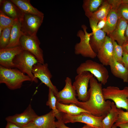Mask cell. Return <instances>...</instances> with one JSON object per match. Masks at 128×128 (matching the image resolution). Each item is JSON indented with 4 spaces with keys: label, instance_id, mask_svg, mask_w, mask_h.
I'll return each mask as SVG.
<instances>
[{
    "label": "cell",
    "instance_id": "d590c367",
    "mask_svg": "<svg viewBox=\"0 0 128 128\" xmlns=\"http://www.w3.org/2000/svg\"><path fill=\"white\" fill-rule=\"evenodd\" d=\"M122 60L123 65L128 69V54L123 51Z\"/></svg>",
    "mask_w": 128,
    "mask_h": 128
},
{
    "label": "cell",
    "instance_id": "8d00e7d4",
    "mask_svg": "<svg viewBox=\"0 0 128 128\" xmlns=\"http://www.w3.org/2000/svg\"><path fill=\"white\" fill-rule=\"evenodd\" d=\"M107 18L99 21L97 25V28L98 30L102 29L104 27Z\"/></svg>",
    "mask_w": 128,
    "mask_h": 128
},
{
    "label": "cell",
    "instance_id": "d6986e66",
    "mask_svg": "<svg viewBox=\"0 0 128 128\" xmlns=\"http://www.w3.org/2000/svg\"><path fill=\"white\" fill-rule=\"evenodd\" d=\"M109 65L114 76L122 79L124 82H128V69L123 64L118 62L113 57Z\"/></svg>",
    "mask_w": 128,
    "mask_h": 128
},
{
    "label": "cell",
    "instance_id": "8fae6325",
    "mask_svg": "<svg viewBox=\"0 0 128 128\" xmlns=\"http://www.w3.org/2000/svg\"><path fill=\"white\" fill-rule=\"evenodd\" d=\"M32 73L35 77L39 79L53 91L55 96L57 95L58 92V90L51 81L52 76L47 63L42 64L38 62L33 66Z\"/></svg>",
    "mask_w": 128,
    "mask_h": 128
},
{
    "label": "cell",
    "instance_id": "7402d4cb",
    "mask_svg": "<svg viewBox=\"0 0 128 128\" xmlns=\"http://www.w3.org/2000/svg\"><path fill=\"white\" fill-rule=\"evenodd\" d=\"M23 13L44 16V14L33 6L30 0H10Z\"/></svg>",
    "mask_w": 128,
    "mask_h": 128
},
{
    "label": "cell",
    "instance_id": "9a60e30c",
    "mask_svg": "<svg viewBox=\"0 0 128 128\" xmlns=\"http://www.w3.org/2000/svg\"><path fill=\"white\" fill-rule=\"evenodd\" d=\"M113 50L112 39L106 36L103 44L97 53L98 59L104 66L109 65L113 57Z\"/></svg>",
    "mask_w": 128,
    "mask_h": 128
},
{
    "label": "cell",
    "instance_id": "74e56055",
    "mask_svg": "<svg viewBox=\"0 0 128 128\" xmlns=\"http://www.w3.org/2000/svg\"><path fill=\"white\" fill-rule=\"evenodd\" d=\"M5 128H22L18 126L13 123L7 122Z\"/></svg>",
    "mask_w": 128,
    "mask_h": 128
},
{
    "label": "cell",
    "instance_id": "ba28073f",
    "mask_svg": "<svg viewBox=\"0 0 128 128\" xmlns=\"http://www.w3.org/2000/svg\"><path fill=\"white\" fill-rule=\"evenodd\" d=\"M19 43V46L23 50L32 54L38 62L45 63L43 51L40 47V42L37 35L31 36L23 34L20 38Z\"/></svg>",
    "mask_w": 128,
    "mask_h": 128
},
{
    "label": "cell",
    "instance_id": "7a4b0ae2",
    "mask_svg": "<svg viewBox=\"0 0 128 128\" xmlns=\"http://www.w3.org/2000/svg\"><path fill=\"white\" fill-rule=\"evenodd\" d=\"M32 81L31 78L18 69L0 66V83L5 84L11 90L20 88L23 82Z\"/></svg>",
    "mask_w": 128,
    "mask_h": 128
},
{
    "label": "cell",
    "instance_id": "d4e9b609",
    "mask_svg": "<svg viewBox=\"0 0 128 128\" xmlns=\"http://www.w3.org/2000/svg\"><path fill=\"white\" fill-rule=\"evenodd\" d=\"M118 114V108L112 102L109 112L102 120L103 128H111L117 119Z\"/></svg>",
    "mask_w": 128,
    "mask_h": 128
},
{
    "label": "cell",
    "instance_id": "836d02e7",
    "mask_svg": "<svg viewBox=\"0 0 128 128\" xmlns=\"http://www.w3.org/2000/svg\"><path fill=\"white\" fill-rule=\"evenodd\" d=\"M56 128H71L66 126L61 120H58L56 122ZM80 128H94L91 126L86 124L82 127Z\"/></svg>",
    "mask_w": 128,
    "mask_h": 128
},
{
    "label": "cell",
    "instance_id": "2e32d148",
    "mask_svg": "<svg viewBox=\"0 0 128 128\" xmlns=\"http://www.w3.org/2000/svg\"><path fill=\"white\" fill-rule=\"evenodd\" d=\"M55 117L51 110L45 114L38 115L27 125L32 126L35 128H56Z\"/></svg>",
    "mask_w": 128,
    "mask_h": 128
},
{
    "label": "cell",
    "instance_id": "9c48e42d",
    "mask_svg": "<svg viewBox=\"0 0 128 128\" xmlns=\"http://www.w3.org/2000/svg\"><path fill=\"white\" fill-rule=\"evenodd\" d=\"M44 16L23 13L20 20L21 30L24 34L29 36L37 35L42 23Z\"/></svg>",
    "mask_w": 128,
    "mask_h": 128
},
{
    "label": "cell",
    "instance_id": "e0dca14e",
    "mask_svg": "<svg viewBox=\"0 0 128 128\" xmlns=\"http://www.w3.org/2000/svg\"><path fill=\"white\" fill-rule=\"evenodd\" d=\"M127 25V21L122 18H119L115 29L109 37L122 46L127 42L125 34Z\"/></svg>",
    "mask_w": 128,
    "mask_h": 128
},
{
    "label": "cell",
    "instance_id": "4316f807",
    "mask_svg": "<svg viewBox=\"0 0 128 128\" xmlns=\"http://www.w3.org/2000/svg\"><path fill=\"white\" fill-rule=\"evenodd\" d=\"M104 0H84L82 7L85 15L88 18L91 14L96 11Z\"/></svg>",
    "mask_w": 128,
    "mask_h": 128
},
{
    "label": "cell",
    "instance_id": "5b68a950",
    "mask_svg": "<svg viewBox=\"0 0 128 128\" xmlns=\"http://www.w3.org/2000/svg\"><path fill=\"white\" fill-rule=\"evenodd\" d=\"M84 71L90 73L103 85H105L107 82L109 78L108 71L102 64L91 60H87L81 63L76 70L77 74Z\"/></svg>",
    "mask_w": 128,
    "mask_h": 128
},
{
    "label": "cell",
    "instance_id": "ee69618b",
    "mask_svg": "<svg viewBox=\"0 0 128 128\" xmlns=\"http://www.w3.org/2000/svg\"><path fill=\"white\" fill-rule=\"evenodd\" d=\"M3 29L1 27H0V36H1Z\"/></svg>",
    "mask_w": 128,
    "mask_h": 128
},
{
    "label": "cell",
    "instance_id": "5bb4252c",
    "mask_svg": "<svg viewBox=\"0 0 128 128\" xmlns=\"http://www.w3.org/2000/svg\"><path fill=\"white\" fill-rule=\"evenodd\" d=\"M23 50L20 46L0 49V66L7 68H14L13 60Z\"/></svg>",
    "mask_w": 128,
    "mask_h": 128
},
{
    "label": "cell",
    "instance_id": "f546056e",
    "mask_svg": "<svg viewBox=\"0 0 128 128\" xmlns=\"http://www.w3.org/2000/svg\"><path fill=\"white\" fill-rule=\"evenodd\" d=\"M18 19L8 16L0 10V27L3 29L12 27L16 21Z\"/></svg>",
    "mask_w": 128,
    "mask_h": 128
},
{
    "label": "cell",
    "instance_id": "f35d334b",
    "mask_svg": "<svg viewBox=\"0 0 128 128\" xmlns=\"http://www.w3.org/2000/svg\"><path fill=\"white\" fill-rule=\"evenodd\" d=\"M115 124L119 128H128V123H123Z\"/></svg>",
    "mask_w": 128,
    "mask_h": 128
},
{
    "label": "cell",
    "instance_id": "603a6c76",
    "mask_svg": "<svg viewBox=\"0 0 128 128\" xmlns=\"http://www.w3.org/2000/svg\"><path fill=\"white\" fill-rule=\"evenodd\" d=\"M56 107L59 112L71 115H78L83 112L90 113L88 111L78 107L74 103H70L69 105H67L57 101Z\"/></svg>",
    "mask_w": 128,
    "mask_h": 128
},
{
    "label": "cell",
    "instance_id": "6da1fadb",
    "mask_svg": "<svg viewBox=\"0 0 128 128\" xmlns=\"http://www.w3.org/2000/svg\"><path fill=\"white\" fill-rule=\"evenodd\" d=\"M88 98L84 102L78 101L76 104L95 116L105 117L111 109L112 102L105 100L102 92V84L98 83L95 78L90 79Z\"/></svg>",
    "mask_w": 128,
    "mask_h": 128
},
{
    "label": "cell",
    "instance_id": "60d3db41",
    "mask_svg": "<svg viewBox=\"0 0 128 128\" xmlns=\"http://www.w3.org/2000/svg\"><path fill=\"white\" fill-rule=\"evenodd\" d=\"M125 36L127 42L128 41V22H127V25L125 31Z\"/></svg>",
    "mask_w": 128,
    "mask_h": 128
},
{
    "label": "cell",
    "instance_id": "ffe728a7",
    "mask_svg": "<svg viewBox=\"0 0 128 128\" xmlns=\"http://www.w3.org/2000/svg\"><path fill=\"white\" fill-rule=\"evenodd\" d=\"M92 32L93 34L90 37V44L92 50L97 53L104 43L106 33L102 29H97Z\"/></svg>",
    "mask_w": 128,
    "mask_h": 128
},
{
    "label": "cell",
    "instance_id": "e575fe53",
    "mask_svg": "<svg viewBox=\"0 0 128 128\" xmlns=\"http://www.w3.org/2000/svg\"><path fill=\"white\" fill-rule=\"evenodd\" d=\"M111 5L112 8L117 9L119 6L122 3V0H107Z\"/></svg>",
    "mask_w": 128,
    "mask_h": 128
},
{
    "label": "cell",
    "instance_id": "8992f818",
    "mask_svg": "<svg viewBox=\"0 0 128 128\" xmlns=\"http://www.w3.org/2000/svg\"><path fill=\"white\" fill-rule=\"evenodd\" d=\"M81 27L83 31L80 30L77 32V36L80 38V41L75 45L74 53L84 57L95 58L97 56V54L92 50L90 44V37L93 33L87 32V27L85 25H83Z\"/></svg>",
    "mask_w": 128,
    "mask_h": 128
},
{
    "label": "cell",
    "instance_id": "d6a6232c",
    "mask_svg": "<svg viewBox=\"0 0 128 128\" xmlns=\"http://www.w3.org/2000/svg\"><path fill=\"white\" fill-rule=\"evenodd\" d=\"M118 115L115 123L120 124L128 123V111H125L118 109Z\"/></svg>",
    "mask_w": 128,
    "mask_h": 128
},
{
    "label": "cell",
    "instance_id": "277c9868",
    "mask_svg": "<svg viewBox=\"0 0 128 128\" xmlns=\"http://www.w3.org/2000/svg\"><path fill=\"white\" fill-rule=\"evenodd\" d=\"M104 97L105 100L113 101L118 109H123L128 111V86L120 90L118 87L109 86L102 89Z\"/></svg>",
    "mask_w": 128,
    "mask_h": 128
},
{
    "label": "cell",
    "instance_id": "f1b7e54d",
    "mask_svg": "<svg viewBox=\"0 0 128 128\" xmlns=\"http://www.w3.org/2000/svg\"><path fill=\"white\" fill-rule=\"evenodd\" d=\"M12 27L5 28L3 30L0 36V49L5 48L10 41Z\"/></svg>",
    "mask_w": 128,
    "mask_h": 128
},
{
    "label": "cell",
    "instance_id": "4fadbf2b",
    "mask_svg": "<svg viewBox=\"0 0 128 128\" xmlns=\"http://www.w3.org/2000/svg\"><path fill=\"white\" fill-rule=\"evenodd\" d=\"M65 82L64 87L62 90L58 91L55 96L57 101L64 104L74 103L76 104L78 101L76 98V93L72 84L71 79L67 77Z\"/></svg>",
    "mask_w": 128,
    "mask_h": 128
},
{
    "label": "cell",
    "instance_id": "cb8c5ba5",
    "mask_svg": "<svg viewBox=\"0 0 128 128\" xmlns=\"http://www.w3.org/2000/svg\"><path fill=\"white\" fill-rule=\"evenodd\" d=\"M119 18L117 9L112 8L107 17L105 25L102 29L109 35L115 27Z\"/></svg>",
    "mask_w": 128,
    "mask_h": 128
},
{
    "label": "cell",
    "instance_id": "3957f363",
    "mask_svg": "<svg viewBox=\"0 0 128 128\" xmlns=\"http://www.w3.org/2000/svg\"><path fill=\"white\" fill-rule=\"evenodd\" d=\"M14 68L29 77L32 81L37 83L38 80L32 73L33 66L38 62L36 57L29 52L23 50L16 55L13 60Z\"/></svg>",
    "mask_w": 128,
    "mask_h": 128
},
{
    "label": "cell",
    "instance_id": "f6af8a7d",
    "mask_svg": "<svg viewBox=\"0 0 128 128\" xmlns=\"http://www.w3.org/2000/svg\"><path fill=\"white\" fill-rule=\"evenodd\" d=\"M111 128H118V127L116 126V125L114 124L112 126Z\"/></svg>",
    "mask_w": 128,
    "mask_h": 128
},
{
    "label": "cell",
    "instance_id": "7c38bea8",
    "mask_svg": "<svg viewBox=\"0 0 128 128\" xmlns=\"http://www.w3.org/2000/svg\"><path fill=\"white\" fill-rule=\"evenodd\" d=\"M38 116L29 104L22 113L8 116L5 118L7 122L14 124L21 128L27 125L32 122Z\"/></svg>",
    "mask_w": 128,
    "mask_h": 128
},
{
    "label": "cell",
    "instance_id": "44dd1931",
    "mask_svg": "<svg viewBox=\"0 0 128 128\" xmlns=\"http://www.w3.org/2000/svg\"><path fill=\"white\" fill-rule=\"evenodd\" d=\"M23 34L21 30L20 21L17 20L12 26L10 41L6 48H11L19 46L20 38Z\"/></svg>",
    "mask_w": 128,
    "mask_h": 128
},
{
    "label": "cell",
    "instance_id": "83f0119b",
    "mask_svg": "<svg viewBox=\"0 0 128 128\" xmlns=\"http://www.w3.org/2000/svg\"><path fill=\"white\" fill-rule=\"evenodd\" d=\"M57 99L53 91L49 88L48 100L46 105L52 109L55 117L58 120H61V114L56 108Z\"/></svg>",
    "mask_w": 128,
    "mask_h": 128
},
{
    "label": "cell",
    "instance_id": "ac0fdd59",
    "mask_svg": "<svg viewBox=\"0 0 128 128\" xmlns=\"http://www.w3.org/2000/svg\"><path fill=\"white\" fill-rule=\"evenodd\" d=\"M0 10L6 15L20 20L23 13L10 0H0Z\"/></svg>",
    "mask_w": 128,
    "mask_h": 128
},
{
    "label": "cell",
    "instance_id": "4dcf8cb0",
    "mask_svg": "<svg viewBox=\"0 0 128 128\" xmlns=\"http://www.w3.org/2000/svg\"><path fill=\"white\" fill-rule=\"evenodd\" d=\"M112 40L113 46V57L118 62L123 64L122 60L123 52L122 47L118 45L116 41Z\"/></svg>",
    "mask_w": 128,
    "mask_h": 128
},
{
    "label": "cell",
    "instance_id": "1f68e13d",
    "mask_svg": "<svg viewBox=\"0 0 128 128\" xmlns=\"http://www.w3.org/2000/svg\"><path fill=\"white\" fill-rule=\"evenodd\" d=\"M117 11L119 18L128 22V4H121L117 9Z\"/></svg>",
    "mask_w": 128,
    "mask_h": 128
},
{
    "label": "cell",
    "instance_id": "bcb514c9",
    "mask_svg": "<svg viewBox=\"0 0 128 128\" xmlns=\"http://www.w3.org/2000/svg\"></svg>",
    "mask_w": 128,
    "mask_h": 128
},
{
    "label": "cell",
    "instance_id": "b9f144b4",
    "mask_svg": "<svg viewBox=\"0 0 128 128\" xmlns=\"http://www.w3.org/2000/svg\"><path fill=\"white\" fill-rule=\"evenodd\" d=\"M22 128H35L34 127L29 125H27Z\"/></svg>",
    "mask_w": 128,
    "mask_h": 128
},
{
    "label": "cell",
    "instance_id": "ab89813d",
    "mask_svg": "<svg viewBox=\"0 0 128 128\" xmlns=\"http://www.w3.org/2000/svg\"><path fill=\"white\" fill-rule=\"evenodd\" d=\"M122 47L123 51L128 54V41Z\"/></svg>",
    "mask_w": 128,
    "mask_h": 128
},
{
    "label": "cell",
    "instance_id": "7bdbcfd3",
    "mask_svg": "<svg viewBox=\"0 0 128 128\" xmlns=\"http://www.w3.org/2000/svg\"><path fill=\"white\" fill-rule=\"evenodd\" d=\"M122 3L128 4V0H122Z\"/></svg>",
    "mask_w": 128,
    "mask_h": 128
},
{
    "label": "cell",
    "instance_id": "484cf974",
    "mask_svg": "<svg viewBox=\"0 0 128 128\" xmlns=\"http://www.w3.org/2000/svg\"><path fill=\"white\" fill-rule=\"evenodd\" d=\"M111 8V5L107 0H104L98 9L91 14L88 18H91L99 22L107 18Z\"/></svg>",
    "mask_w": 128,
    "mask_h": 128
},
{
    "label": "cell",
    "instance_id": "30bf717a",
    "mask_svg": "<svg viewBox=\"0 0 128 128\" xmlns=\"http://www.w3.org/2000/svg\"><path fill=\"white\" fill-rule=\"evenodd\" d=\"M93 75L89 72L84 71L77 74L73 84L78 99L82 102L87 101L88 98V84L90 79Z\"/></svg>",
    "mask_w": 128,
    "mask_h": 128
},
{
    "label": "cell",
    "instance_id": "52a82bcc",
    "mask_svg": "<svg viewBox=\"0 0 128 128\" xmlns=\"http://www.w3.org/2000/svg\"><path fill=\"white\" fill-rule=\"evenodd\" d=\"M61 120L65 124L77 122L85 123L94 128H103L102 120L104 117L83 112L77 115H71L61 113Z\"/></svg>",
    "mask_w": 128,
    "mask_h": 128
}]
</instances>
